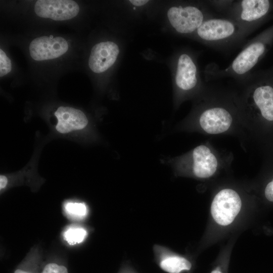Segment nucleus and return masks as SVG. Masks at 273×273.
<instances>
[{
	"mask_svg": "<svg viewBox=\"0 0 273 273\" xmlns=\"http://www.w3.org/2000/svg\"><path fill=\"white\" fill-rule=\"evenodd\" d=\"M240 93L246 135L264 150L273 148V78L253 73Z\"/></svg>",
	"mask_w": 273,
	"mask_h": 273,
	"instance_id": "f03ea898",
	"label": "nucleus"
},
{
	"mask_svg": "<svg viewBox=\"0 0 273 273\" xmlns=\"http://www.w3.org/2000/svg\"><path fill=\"white\" fill-rule=\"evenodd\" d=\"M160 267L169 273H180L184 270H190L192 264L184 257L172 256L163 259L160 262Z\"/></svg>",
	"mask_w": 273,
	"mask_h": 273,
	"instance_id": "4468645a",
	"label": "nucleus"
},
{
	"mask_svg": "<svg viewBox=\"0 0 273 273\" xmlns=\"http://www.w3.org/2000/svg\"><path fill=\"white\" fill-rule=\"evenodd\" d=\"M230 156L217 151L209 143L200 144L177 160V165L196 177L207 179L214 176L227 165Z\"/></svg>",
	"mask_w": 273,
	"mask_h": 273,
	"instance_id": "39448f33",
	"label": "nucleus"
},
{
	"mask_svg": "<svg viewBox=\"0 0 273 273\" xmlns=\"http://www.w3.org/2000/svg\"><path fill=\"white\" fill-rule=\"evenodd\" d=\"M34 11L40 17L63 21L75 17L79 7L73 1L39 0L35 3Z\"/></svg>",
	"mask_w": 273,
	"mask_h": 273,
	"instance_id": "9d476101",
	"label": "nucleus"
},
{
	"mask_svg": "<svg viewBox=\"0 0 273 273\" xmlns=\"http://www.w3.org/2000/svg\"><path fill=\"white\" fill-rule=\"evenodd\" d=\"M195 33L209 47L224 52L242 45L248 36L240 26L226 17L207 19Z\"/></svg>",
	"mask_w": 273,
	"mask_h": 273,
	"instance_id": "20e7f679",
	"label": "nucleus"
},
{
	"mask_svg": "<svg viewBox=\"0 0 273 273\" xmlns=\"http://www.w3.org/2000/svg\"><path fill=\"white\" fill-rule=\"evenodd\" d=\"M68 49L67 41L63 37L43 36L34 39L29 45V53L36 61L58 58Z\"/></svg>",
	"mask_w": 273,
	"mask_h": 273,
	"instance_id": "9b49d317",
	"label": "nucleus"
},
{
	"mask_svg": "<svg viewBox=\"0 0 273 273\" xmlns=\"http://www.w3.org/2000/svg\"><path fill=\"white\" fill-rule=\"evenodd\" d=\"M273 36V29L249 40L225 68L220 69L217 64H209L205 75L209 81L231 77L240 84L243 83L253 73L252 71L265 54Z\"/></svg>",
	"mask_w": 273,
	"mask_h": 273,
	"instance_id": "7ed1b4c3",
	"label": "nucleus"
},
{
	"mask_svg": "<svg viewBox=\"0 0 273 273\" xmlns=\"http://www.w3.org/2000/svg\"><path fill=\"white\" fill-rule=\"evenodd\" d=\"M211 273H222L220 268L219 267H216L215 269L213 270Z\"/></svg>",
	"mask_w": 273,
	"mask_h": 273,
	"instance_id": "5701e85b",
	"label": "nucleus"
},
{
	"mask_svg": "<svg viewBox=\"0 0 273 273\" xmlns=\"http://www.w3.org/2000/svg\"><path fill=\"white\" fill-rule=\"evenodd\" d=\"M7 184V178L4 175L0 176V188L2 189L4 188Z\"/></svg>",
	"mask_w": 273,
	"mask_h": 273,
	"instance_id": "4be33fe9",
	"label": "nucleus"
},
{
	"mask_svg": "<svg viewBox=\"0 0 273 273\" xmlns=\"http://www.w3.org/2000/svg\"><path fill=\"white\" fill-rule=\"evenodd\" d=\"M42 273H68L67 268L63 265H60L55 263L47 264Z\"/></svg>",
	"mask_w": 273,
	"mask_h": 273,
	"instance_id": "aec40b11",
	"label": "nucleus"
},
{
	"mask_svg": "<svg viewBox=\"0 0 273 273\" xmlns=\"http://www.w3.org/2000/svg\"><path fill=\"white\" fill-rule=\"evenodd\" d=\"M234 1H206L210 7L218 13L226 15Z\"/></svg>",
	"mask_w": 273,
	"mask_h": 273,
	"instance_id": "a211bd4d",
	"label": "nucleus"
},
{
	"mask_svg": "<svg viewBox=\"0 0 273 273\" xmlns=\"http://www.w3.org/2000/svg\"><path fill=\"white\" fill-rule=\"evenodd\" d=\"M207 3V2H206ZM167 17L172 27L180 34L196 32L207 19L214 17L210 7L206 5L172 6L167 12Z\"/></svg>",
	"mask_w": 273,
	"mask_h": 273,
	"instance_id": "0eeeda50",
	"label": "nucleus"
},
{
	"mask_svg": "<svg viewBox=\"0 0 273 273\" xmlns=\"http://www.w3.org/2000/svg\"><path fill=\"white\" fill-rule=\"evenodd\" d=\"M129 2L134 6H141L145 5L148 2L147 0H131Z\"/></svg>",
	"mask_w": 273,
	"mask_h": 273,
	"instance_id": "412c9836",
	"label": "nucleus"
},
{
	"mask_svg": "<svg viewBox=\"0 0 273 273\" xmlns=\"http://www.w3.org/2000/svg\"><path fill=\"white\" fill-rule=\"evenodd\" d=\"M14 273H31V272L26 271L22 269H18L15 271Z\"/></svg>",
	"mask_w": 273,
	"mask_h": 273,
	"instance_id": "b1692460",
	"label": "nucleus"
},
{
	"mask_svg": "<svg viewBox=\"0 0 273 273\" xmlns=\"http://www.w3.org/2000/svg\"><path fill=\"white\" fill-rule=\"evenodd\" d=\"M175 83L179 92L184 95L203 90L205 87L202 86L197 63L189 54L181 53L177 58Z\"/></svg>",
	"mask_w": 273,
	"mask_h": 273,
	"instance_id": "1a4fd4ad",
	"label": "nucleus"
},
{
	"mask_svg": "<svg viewBox=\"0 0 273 273\" xmlns=\"http://www.w3.org/2000/svg\"><path fill=\"white\" fill-rule=\"evenodd\" d=\"M265 152L267 157L265 163L273 170V148L265 151ZM263 193L267 201L273 202V176L265 186Z\"/></svg>",
	"mask_w": 273,
	"mask_h": 273,
	"instance_id": "2eb2a0df",
	"label": "nucleus"
},
{
	"mask_svg": "<svg viewBox=\"0 0 273 273\" xmlns=\"http://www.w3.org/2000/svg\"><path fill=\"white\" fill-rule=\"evenodd\" d=\"M58 119L56 128L60 133H65L85 127L88 120L81 110L69 107H60L55 112Z\"/></svg>",
	"mask_w": 273,
	"mask_h": 273,
	"instance_id": "ddd939ff",
	"label": "nucleus"
},
{
	"mask_svg": "<svg viewBox=\"0 0 273 273\" xmlns=\"http://www.w3.org/2000/svg\"><path fill=\"white\" fill-rule=\"evenodd\" d=\"M65 210L70 215L76 217H83L87 212L86 206L82 203H68Z\"/></svg>",
	"mask_w": 273,
	"mask_h": 273,
	"instance_id": "f3484780",
	"label": "nucleus"
},
{
	"mask_svg": "<svg viewBox=\"0 0 273 273\" xmlns=\"http://www.w3.org/2000/svg\"><path fill=\"white\" fill-rule=\"evenodd\" d=\"M12 69V64L10 59L5 53L0 50V76L2 77L9 73Z\"/></svg>",
	"mask_w": 273,
	"mask_h": 273,
	"instance_id": "6ab92c4d",
	"label": "nucleus"
},
{
	"mask_svg": "<svg viewBox=\"0 0 273 273\" xmlns=\"http://www.w3.org/2000/svg\"><path fill=\"white\" fill-rule=\"evenodd\" d=\"M200 99L192 124L193 128L209 135L247 136L238 92L209 85L200 93Z\"/></svg>",
	"mask_w": 273,
	"mask_h": 273,
	"instance_id": "f257e3e1",
	"label": "nucleus"
},
{
	"mask_svg": "<svg viewBox=\"0 0 273 273\" xmlns=\"http://www.w3.org/2000/svg\"><path fill=\"white\" fill-rule=\"evenodd\" d=\"M119 53L118 46L112 41L98 43L92 48L88 66L93 72L105 71L115 63Z\"/></svg>",
	"mask_w": 273,
	"mask_h": 273,
	"instance_id": "f8f14e48",
	"label": "nucleus"
},
{
	"mask_svg": "<svg viewBox=\"0 0 273 273\" xmlns=\"http://www.w3.org/2000/svg\"><path fill=\"white\" fill-rule=\"evenodd\" d=\"M242 205L241 197L235 189L225 188L214 195L210 207L211 216L221 226L231 224L239 213Z\"/></svg>",
	"mask_w": 273,
	"mask_h": 273,
	"instance_id": "6e6552de",
	"label": "nucleus"
},
{
	"mask_svg": "<svg viewBox=\"0 0 273 273\" xmlns=\"http://www.w3.org/2000/svg\"><path fill=\"white\" fill-rule=\"evenodd\" d=\"M271 8V2L268 0L234 1L225 17L240 26L249 35L266 17Z\"/></svg>",
	"mask_w": 273,
	"mask_h": 273,
	"instance_id": "423d86ee",
	"label": "nucleus"
},
{
	"mask_svg": "<svg viewBox=\"0 0 273 273\" xmlns=\"http://www.w3.org/2000/svg\"><path fill=\"white\" fill-rule=\"evenodd\" d=\"M86 235V232L81 228H70L64 234V239L70 245L81 243Z\"/></svg>",
	"mask_w": 273,
	"mask_h": 273,
	"instance_id": "dca6fc26",
	"label": "nucleus"
}]
</instances>
